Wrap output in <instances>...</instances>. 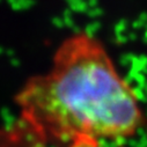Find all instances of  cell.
Masks as SVG:
<instances>
[{
  "label": "cell",
  "mask_w": 147,
  "mask_h": 147,
  "mask_svg": "<svg viewBox=\"0 0 147 147\" xmlns=\"http://www.w3.org/2000/svg\"><path fill=\"white\" fill-rule=\"evenodd\" d=\"M23 126L47 142L96 147L136 136L145 123L139 97L95 36L77 31L56 49L51 67L15 95Z\"/></svg>",
  "instance_id": "6da1fadb"
}]
</instances>
